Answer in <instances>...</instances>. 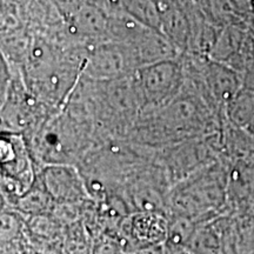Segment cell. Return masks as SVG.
Segmentation results:
<instances>
[{
	"label": "cell",
	"mask_w": 254,
	"mask_h": 254,
	"mask_svg": "<svg viewBox=\"0 0 254 254\" xmlns=\"http://www.w3.org/2000/svg\"><path fill=\"white\" fill-rule=\"evenodd\" d=\"M1 177L6 193L21 198L34 185L33 164L23 139L6 132L1 138Z\"/></svg>",
	"instance_id": "1"
},
{
	"label": "cell",
	"mask_w": 254,
	"mask_h": 254,
	"mask_svg": "<svg viewBox=\"0 0 254 254\" xmlns=\"http://www.w3.org/2000/svg\"><path fill=\"white\" fill-rule=\"evenodd\" d=\"M167 221L158 212H140L128 217L124 222L125 240L134 251L161 245L168 234Z\"/></svg>",
	"instance_id": "2"
},
{
	"label": "cell",
	"mask_w": 254,
	"mask_h": 254,
	"mask_svg": "<svg viewBox=\"0 0 254 254\" xmlns=\"http://www.w3.org/2000/svg\"><path fill=\"white\" fill-rule=\"evenodd\" d=\"M41 184L51 198L74 202L86 195L85 184L74 167L67 164L49 165L41 172Z\"/></svg>",
	"instance_id": "3"
},
{
	"label": "cell",
	"mask_w": 254,
	"mask_h": 254,
	"mask_svg": "<svg viewBox=\"0 0 254 254\" xmlns=\"http://www.w3.org/2000/svg\"><path fill=\"white\" fill-rule=\"evenodd\" d=\"M95 254H120L119 247L112 243H104L98 247Z\"/></svg>",
	"instance_id": "4"
}]
</instances>
